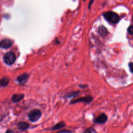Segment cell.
I'll use <instances>...</instances> for the list:
<instances>
[{
	"mask_svg": "<svg viewBox=\"0 0 133 133\" xmlns=\"http://www.w3.org/2000/svg\"><path fill=\"white\" fill-rule=\"evenodd\" d=\"M108 120V116L105 113H101L100 115H99L96 118L94 119V122L100 124H103L107 122Z\"/></svg>",
	"mask_w": 133,
	"mask_h": 133,
	"instance_id": "5b68a950",
	"label": "cell"
},
{
	"mask_svg": "<svg viewBox=\"0 0 133 133\" xmlns=\"http://www.w3.org/2000/svg\"><path fill=\"white\" fill-rule=\"evenodd\" d=\"M96 133L95 130H94L93 128H92V127H90V128H88L85 130V131L83 133Z\"/></svg>",
	"mask_w": 133,
	"mask_h": 133,
	"instance_id": "5bb4252c",
	"label": "cell"
},
{
	"mask_svg": "<svg viewBox=\"0 0 133 133\" xmlns=\"http://www.w3.org/2000/svg\"><path fill=\"white\" fill-rule=\"evenodd\" d=\"M103 16L108 22L112 24L118 23L120 20L119 15L113 12H108L104 13Z\"/></svg>",
	"mask_w": 133,
	"mask_h": 133,
	"instance_id": "7a4b0ae2",
	"label": "cell"
},
{
	"mask_svg": "<svg viewBox=\"0 0 133 133\" xmlns=\"http://www.w3.org/2000/svg\"><path fill=\"white\" fill-rule=\"evenodd\" d=\"M129 66H130V70H131V72H132V68H133V65H132V63H130L129 64Z\"/></svg>",
	"mask_w": 133,
	"mask_h": 133,
	"instance_id": "ac0fdd59",
	"label": "cell"
},
{
	"mask_svg": "<svg viewBox=\"0 0 133 133\" xmlns=\"http://www.w3.org/2000/svg\"><path fill=\"white\" fill-rule=\"evenodd\" d=\"M98 32L100 34L102 35V36L106 35L107 33H108L106 28H105L104 27H103V26H101V27L99 28Z\"/></svg>",
	"mask_w": 133,
	"mask_h": 133,
	"instance_id": "7c38bea8",
	"label": "cell"
},
{
	"mask_svg": "<svg viewBox=\"0 0 133 133\" xmlns=\"http://www.w3.org/2000/svg\"><path fill=\"white\" fill-rule=\"evenodd\" d=\"M127 31H128V32L130 33L131 35H132L133 33V26H130V27L128 28V30H127Z\"/></svg>",
	"mask_w": 133,
	"mask_h": 133,
	"instance_id": "2e32d148",
	"label": "cell"
},
{
	"mask_svg": "<svg viewBox=\"0 0 133 133\" xmlns=\"http://www.w3.org/2000/svg\"><path fill=\"white\" fill-rule=\"evenodd\" d=\"M72 131L69 130H62L57 132L56 133H72Z\"/></svg>",
	"mask_w": 133,
	"mask_h": 133,
	"instance_id": "9a60e30c",
	"label": "cell"
},
{
	"mask_svg": "<svg viewBox=\"0 0 133 133\" xmlns=\"http://www.w3.org/2000/svg\"><path fill=\"white\" fill-rule=\"evenodd\" d=\"M5 133H15V132L13 130L8 129L6 131V132H5Z\"/></svg>",
	"mask_w": 133,
	"mask_h": 133,
	"instance_id": "e0dca14e",
	"label": "cell"
},
{
	"mask_svg": "<svg viewBox=\"0 0 133 133\" xmlns=\"http://www.w3.org/2000/svg\"><path fill=\"white\" fill-rule=\"evenodd\" d=\"M41 116V111L37 109H33L28 113V117L31 122H36L40 119Z\"/></svg>",
	"mask_w": 133,
	"mask_h": 133,
	"instance_id": "6da1fadb",
	"label": "cell"
},
{
	"mask_svg": "<svg viewBox=\"0 0 133 133\" xmlns=\"http://www.w3.org/2000/svg\"><path fill=\"white\" fill-rule=\"evenodd\" d=\"M93 100V97L91 96H86L85 97H82L79 98H77L75 100L70 102V104H74L75 103H80V102H83L86 104L90 103Z\"/></svg>",
	"mask_w": 133,
	"mask_h": 133,
	"instance_id": "277c9868",
	"label": "cell"
},
{
	"mask_svg": "<svg viewBox=\"0 0 133 133\" xmlns=\"http://www.w3.org/2000/svg\"><path fill=\"white\" fill-rule=\"evenodd\" d=\"M79 94H80V92L79 91L72 92L71 93H70L69 94H68V95L66 96V97L68 98H70L74 97L75 96L79 95Z\"/></svg>",
	"mask_w": 133,
	"mask_h": 133,
	"instance_id": "4fadbf2b",
	"label": "cell"
},
{
	"mask_svg": "<svg viewBox=\"0 0 133 133\" xmlns=\"http://www.w3.org/2000/svg\"><path fill=\"white\" fill-rule=\"evenodd\" d=\"M17 127L19 130L20 131H25L27 130L30 127V125L29 123H28L26 122H19L17 124Z\"/></svg>",
	"mask_w": 133,
	"mask_h": 133,
	"instance_id": "9c48e42d",
	"label": "cell"
},
{
	"mask_svg": "<svg viewBox=\"0 0 133 133\" xmlns=\"http://www.w3.org/2000/svg\"><path fill=\"white\" fill-rule=\"evenodd\" d=\"M13 41L9 38H4L0 42V47L3 49H8L12 46Z\"/></svg>",
	"mask_w": 133,
	"mask_h": 133,
	"instance_id": "8992f818",
	"label": "cell"
},
{
	"mask_svg": "<svg viewBox=\"0 0 133 133\" xmlns=\"http://www.w3.org/2000/svg\"><path fill=\"white\" fill-rule=\"evenodd\" d=\"M66 126V124L65 122L64 121H60L59 123L55 124L54 126H53L52 128L51 129V131H56L58 130L61 129H63L64 127Z\"/></svg>",
	"mask_w": 133,
	"mask_h": 133,
	"instance_id": "30bf717a",
	"label": "cell"
},
{
	"mask_svg": "<svg viewBox=\"0 0 133 133\" xmlns=\"http://www.w3.org/2000/svg\"><path fill=\"white\" fill-rule=\"evenodd\" d=\"M16 60L15 54L12 52H9L5 55L4 57V61L5 64L8 65H13Z\"/></svg>",
	"mask_w": 133,
	"mask_h": 133,
	"instance_id": "3957f363",
	"label": "cell"
},
{
	"mask_svg": "<svg viewBox=\"0 0 133 133\" xmlns=\"http://www.w3.org/2000/svg\"><path fill=\"white\" fill-rule=\"evenodd\" d=\"M29 78V75L27 73H24L19 75L17 78V81L20 85H24L26 84Z\"/></svg>",
	"mask_w": 133,
	"mask_h": 133,
	"instance_id": "52a82bcc",
	"label": "cell"
},
{
	"mask_svg": "<svg viewBox=\"0 0 133 133\" xmlns=\"http://www.w3.org/2000/svg\"><path fill=\"white\" fill-rule=\"evenodd\" d=\"M9 83V79L7 77H4L0 80V86L3 87L7 86Z\"/></svg>",
	"mask_w": 133,
	"mask_h": 133,
	"instance_id": "8fae6325",
	"label": "cell"
},
{
	"mask_svg": "<svg viewBox=\"0 0 133 133\" xmlns=\"http://www.w3.org/2000/svg\"><path fill=\"white\" fill-rule=\"evenodd\" d=\"M25 97V95L24 94L19 93V94H15L12 96L11 98V100L13 103H17L20 102L21 100H23Z\"/></svg>",
	"mask_w": 133,
	"mask_h": 133,
	"instance_id": "ba28073f",
	"label": "cell"
},
{
	"mask_svg": "<svg viewBox=\"0 0 133 133\" xmlns=\"http://www.w3.org/2000/svg\"><path fill=\"white\" fill-rule=\"evenodd\" d=\"M93 0H91V1H90V4H89V8H90V7H91V4H92V3H93Z\"/></svg>",
	"mask_w": 133,
	"mask_h": 133,
	"instance_id": "d6986e66",
	"label": "cell"
}]
</instances>
